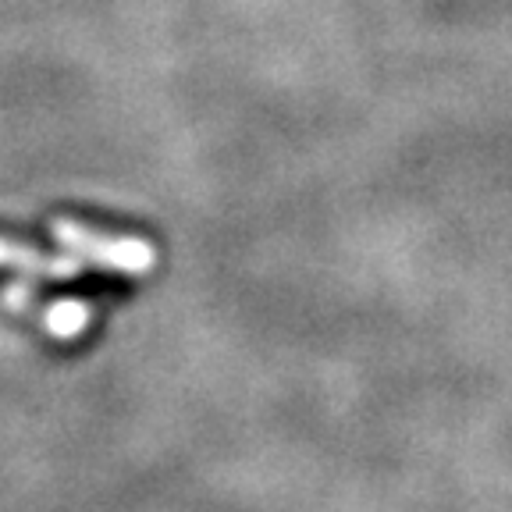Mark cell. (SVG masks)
Segmentation results:
<instances>
[{
	"instance_id": "6da1fadb",
	"label": "cell",
	"mask_w": 512,
	"mask_h": 512,
	"mask_svg": "<svg viewBox=\"0 0 512 512\" xmlns=\"http://www.w3.org/2000/svg\"><path fill=\"white\" fill-rule=\"evenodd\" d=\"M54 235L72 249L75 256H89L100 267H111V271H125V274H146L157 264V253L146 239L136 235H118V232H104L96 224L75 221V217H54Z\"/></svg>"
},
{
	"instance_id": "7a4b0ae2",
	"label": "cell",
	"mask_w": 512,
	"mask_h": 512,
	"mask_svg": "<svg viewBox=\"0 0 512 512\" xmlns=\"http://www.w3.org/2000/svg\"><path fill=\"white\" fill-rule=\"evenodd\" d=\"M8 303L15 306V310H25V313H36V317L43 320V328L50 331L54 338H75L86 331L89 324V306L75 303V299H64V303H47L40 306L36 299L25 292V285L11 288L8 292Z\"/></svg>"
},
{
	"instance_id": "3957f363",
	"label": "cell",
	"mask_w": 512,
	"mask_h": 512,
	"mask_svg": "<svg viewBox=\"0 0 512 512\" xmlns=\"http://www.w3.org/2000/svg\"><path fill=\"white\" fill-rule=\"evenodd\" d=\"M0 267H15V271H29L36 278H72L79 271L75 260L68 256H50L43 249L18 242L11 235H0Z\"/></svg>"
}]
</instances>
